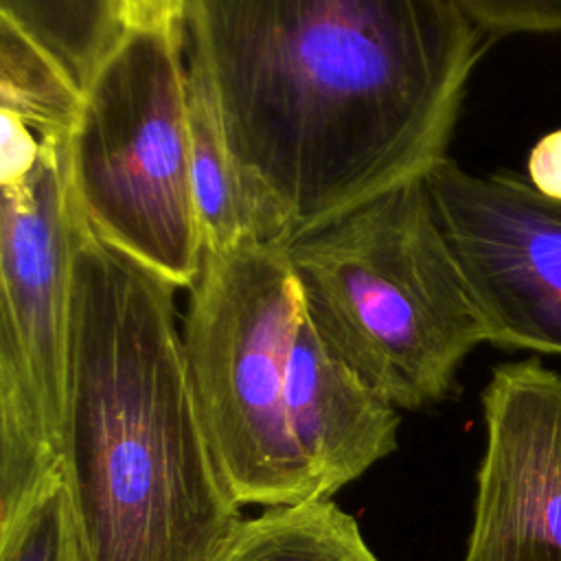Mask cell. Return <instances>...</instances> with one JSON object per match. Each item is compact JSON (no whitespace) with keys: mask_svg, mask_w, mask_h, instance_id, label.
<instances>
[{"mask_svg":"<svg viewBox=\"0 0 561 561\" xmlns=\"http://www.w3.org/2000/svg\"><path fill=\"white\" fill-rule=\"evenodd\" d=\"M265 243L447 156L482 31L454 0H186Z\"/></svg>","mask_w":561,"mask_h":561,"instance_id":"obj_1","label":"cell"},{"mask_svg":"<svg viewBox=\"0 0 561 561\" xmlns=\"http://www.w3.org/2000/svg\"><path fill=\"white\" fill-rule=\"evenodd\" d=\"M175 289L81 217L61 449L77 561H224L245 522L193 392Z\"/></svg>","mask_w":561,"mask_h":561,"instance_id":"obj_2","label":"cell"},{"mask_svg":"<svg viewBox=\"0 0 561 561\" xmlns=\"http://www.w3.org/2000/svg\"><path fill=\"white\" fill-rule=\"evenodd\" d=\"M324 344L392 405L440 403L489 342L425 178L399 184L287 248Z\"/></svg>","mask_w":561,"mask_h":561,"instance_id":"obj_3","label":"cell"},{"mask_svg":"<svg viewBox=\"0 0 561 561\" xmlns=\"http://www.w3.org/2000/svg\"><path fill=\"white\" fill-rule=\"evenodd\" d=\"M184 26L127 28L81 90L68 138V186L79 215L175 287H193L204 261Z\"/></svg>","mask_w":561,"mask_h":561,"instance_id":"obj_4","label":"cell"},{"mask_svg":"<svg viewBox=\"0 0 561 561\" xmlns=\"http://www.w3.org/2000/svg\"><path fill=\"white\" fill-rule=\"evenodd\" d=\"M300 318V287L285 248L245 241L204 252L182 342L215 460L241 506L320 497L285 405Z\"/></svg>","mask_w":561,"mask_h":561,"instance_id":"obj_5","label":"cell"},{"mask_svg":"<svg viewBox=\"0 0 561 561\" xmlns=\"http://www.w3.org/2000/svg\"><path fill=\"white\" fill-rule=\"evenodd\" d=\"M68 138L0 156V528L61 471L70 285L81 215Z\"/></svg>","mask_w":561,"mask_h":561,"instance_id":"obj_6","label":"cell"},{"mask_svg":"<svg viewBox=\"0 0 561 561\" xmlns=\"http://www.w3.org/2000/svg\"><path fill=\"white\" fill-rule=\"evenodd\" d=\"M425 184L489 344L561 355V199L526 175L471 173L449 156Z\"/></svg>","mask_w":561,"mask_h":561,"instance_id":"obj_7","label":"cell"},{"mask_svg":"<svg viewBox=\"0 0 561 561\" xmlns=\"http://www.w3.org/2000/svg\"><path fill=\"white\" fill-rule=\"evenodd\" d=\"M482 416L462 561H561V373L535 357L497 364Z\"/></svg>","mask_w":561,"mask_h":561,"instance_id":"obj_8","label":"cell"},{"mask_svg":"<svg viewBox=\"0 0 561 561\" xmlns=\"http://www.w3.org/2000/svg\"><path fill=\"white\" fill-rule=\"evenodd\" d=\"M285 405L320 497H333L397 449L399 408L324 344L305 309L291 346Z\"/></svg>","mask_w":561,"mask_h":561,"instance_id":"obj_9","label":"cell"},{"mask_svg":"<svg viewBox=\"0 0 561 561\" xmlns=\"http://www.w3.org/2000/svg\"><path fill=\"white\" fill-rule=\"evenodd\" d=\"M186 68L191 182L204 252L245 241L265 243L261 215L230 147L210 77L193 55Z\"/></svg>","mask_w":561,"mask_h":561,"instance_id":"obj_10","label":"cell"},{"mask_svg":"<svg viewBox=\"0 0 561 561\" xmlns=\"http://www.w3.org/2000/svg\"><path fill=\"white\" fill-rule=\"evenodd\" d=\"M224 561H379V557L355 517L333 497H311L245 517Z\"/></svg>","mask_w":561,"mask_h":561,"instance_id":"obj_11","label":"cell"},{"mask_svg":"<svg viewBox=\"0 0 561 561\" xmlns=\"http://www.w3.org/2000/svg\"><path fill=\"white\" fill-rule=\"evenodd\" d=\"M0 18L20 28L79 90L127 33L123 0H0Z\"/></svg>","mask_w":561,"mask_h":561,"instance_id":"obj_12","label":"cell"},{"mask_svg":"<svg viewBox=\"0 0 561 561\" xmlns=\"http://www.w3.org/2000/svg\"><path fill=\"white\" fill-rule=\"evenodd\" d=\"M0 561H77V539L64 476L39 493L7 528Z\"/></svg>","mask_w":561,"mask_h":561,"instance_id":"obj_13","label":"cell"},{"mask_svg":"<svg viewBox=\"0 0 561 561\" xmlns=\"http://www.w3.org/2000/svg\"><path fill=\"white\" fill-rule=\"evenodd\" d=\"M467 18L493 37L561 33V0H454Z\"/></svg>","mask_w":561,"mask_h":561,"instance_id":"obj_14","label":"cell"},{"mask_svg":"<svg viewBox=\"0 0 561 561\" xmlns=\"http://www.w3.org/2000/svg\"><path fill=\"white\" fill-rule=\"evenodd\" d=\"M526 167V178L539 193L561 199V127L533 145Z\"/></svg>","mask_w":561,"mask_h":561,"instance_id":"obj_15","label":"cell"},{"mask_svg":"<svg viewBox=\"0 0 561 561\" xmlns=\"http://www.w3.org/2000/svg\"><path fill=\"white\" fill-rule=\"evenodd\" d=\"M127 28L184 24L186 0H123Z\"/></svg>","mask_w":561,"mask_h":561,"instance_id":"obj_16","label":"cell"}]
</instances>
